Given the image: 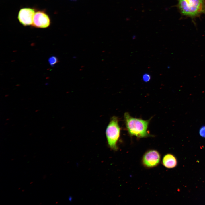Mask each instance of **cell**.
<instances>
[{
  "label": "cell",
  "mask_w": 205,
  "mask_h": 205,
  "mask_svg": "<svg viewBox=\"0 0 205 205\" xmlns=\"http://www.w3.org/2000/svg\"><path fill=\"white\" fill-rule=\"evenodd\" d=\"M161 156L160 153L157 150L150 149L146 151L142 159L143 166L147 168L155 167L160 163Z\"/></svg>",
  "instance_id": "obj_4"
},
{
  "label": "cell",
  "mask_w": 205,
  "mask_h": 205,
  "mask_svg": "<svg viewBox=\"0 0 205 205\" xmlns=\"http://www.w3.org/2000/svg\"><path fill=\"white\" fill-rule=\"evenodd\" d=\"M162 163L165 167L171 169L177 166V162L176 158L174 155L171 153H167L163 157Z\"/></svg>",
  "instance_id": "obj_7"
},
{
  "label": "cell",
  "mask_w": 205,
  "mask_h": 205,
  "mask_svg": "<svg viewBox=\"0 0 205 205\" xmlns=\"http://www.w3.org/2000/svg\"><path fill=\"white\" fill-rule=\"evenodd\" d=\"M35 13L34 10L30 8H24L19 11L18 18L19 22L25 26L32 25Z\"/></svg>",
  "instance_id": "obj_5"
},
{
  "label": "cell",
  "mask_w": 205,
  "mask_h": 205,
  "mask_svg": "<svg viewBox=\"0 0 205 205\" xmlns=\"http://www.w3.org/2000/svg\"><path fill=\"white\" fill-rule=\"evenodd\" d=\"M124 118L126 128L130 136H134L139 138L153 136L147 130L150 119L145 120L134 118L128 112L124 113Z\"/></svg>",
  "instance_id": "obj_1"
},
{
  "label": "cell",
  "mask_w": 205,
  "mask_h": 205,
  "mask_svg": "<svg viewBox=\"0 0 205 205\" xmlns=\"http://www.w3.org/2000/svg\"><path fill=\"white\" fill-rule=\"evenodd\" d=\"M199 133L201 137L205 138V126H202L200 127Z\"/></svg>",
  "instance_id": "obj_9"
},
{
  "label": "cell",
  "mask_w": 205,
  "mask_h": 205,
  "mask_svg": "<svg viewBox=\"0 0 205 205\" xmlns=\"http://www.w3.org/2000/svg\"><path fill=\"white\" fill-rule=\"evenodd\" d=\"M48 62L50 65L53 67L58 62V60L57 57L54 56H52L48 59Z\"/></svg>",
  "instance_id": "obj_8"
},
{
  "label": "cell",
  "mask_w": 205,
  "mask_h": 205,
  "mask_svg": "<svg viewBox=\"0 0 205 205\" xmlns=\"http://www.w3.org/2000/svg\"><path fill=\"white\" fill-rule=\"evenodd\" d=\"M151 77L150 75L147 74H144L143 76V81L145 82L149 81Z\"/></svg>",
  "instance_id": "obj_10"
},
{
  "label": "cell",
  "mask_w": 205,
  "mask_h": 205,
  "mask_svg": "<svg viewBox=\"0 0 205 205\" xmlns=\"http://www.w3.org/2000/svg\"><path fill=\"white\" fill-rule=\"evenodd\" d=\"M50 20L48 15L43 11H38L35 13L32 26L40 28H45L50 24Z\"/></svg>",
  "instance_id": "obj_6"
},
{
  "label": "cell",
  "mask_w": 205,
  "mask_h": 205,
  "mask_svg": "<svg viewBox=\"0 0 205 205\" xmlns=\"http://www.w3.org/2000/svg\"><path fill=\"white\" fill-rule=\"evenodd\" d=\"M120 130L118 118L116 116H113L106 128V135L108 145L113 150L116 151L118 149L117 144L120 136Z\"/></svg>",
  "instance_id": "obj_3"
},
{
  "label": "cell",
  "mask_w": 205,
  "mask_h": 205,
  "mask_svg": "<svg viewBox=\"0 0 205 205\" xmlns=\"http://www.w3.org/2000/svg\"><path fill=\"white\" fill-rule=\"evenodd\" d=\"M178 7L184 15L190 17L205 14V0H178Z\"/></svg>",
  "instance_id": "obj_2"
},
{
  "label": "cell",
  "mask_w": 205,
  "mask_h": 205,
  "mask_svg": "<svg viewBox=\"0 0 205 205\" xmlns=\"http://www.w3.org/2000/svg\"><path fill=\"white\" fill-rule=\"evenodd\" d=\"M72 0V1H75V0Z\"/></svg>",
  "instance_id": "obj_11"
}]
</instances>
